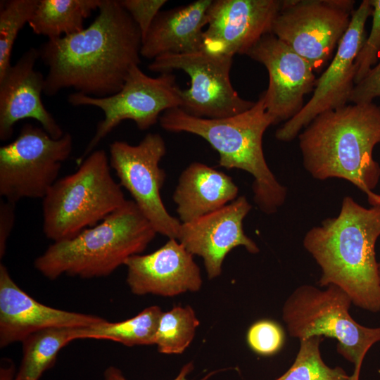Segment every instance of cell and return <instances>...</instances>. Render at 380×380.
I'll use <instances>...</instances> for the list:
<instances>
[{
  "mask_svg": "<svg viewBox=\"0 0 380 380\" xmlns=\"http://www.w3.org/2000/svg\"><path fill=\"white\" fill-rule=\"evenodd\" d=\"M213 0H198L160 11L142 40L141 56L148 59L165 54L203 50L207 12Z\"/></svg>",
  "mask_w": 380,
  "mask_h": 380,
  "instance_id": "cell-20",
  "label": "cell"
},
{
  "mask_svg": "<svg viewBox=\"0 0 380 380\" xmlns=\"http://www.w3.org/2000/svg\"><path fill=\"white\" fill-rule=\"evenodd\" d=\"M360 88L363 96L368 101L380 97V61L360 82Z\"/></svg>",
  "mask_w": 380,
  "mask_h": 380,
  "instance_id": "cell-32",
  "label": "cell"
},
{
  "mask_svg": "<svg viewBox=\"0 0 380 380\" xmlns=\"http://www.w3.org/2000/svg\"><path fill=\"white\" fill-rule=\"evenodd\" d=\"M298 139L303 166L313 178L346 179L367 196L371 206L380 205V194L374 191L380 166L373 158L380 143V106L353 103L327 110Z\"/></svg>",
  "mask_w": 380,
  "mask_h": 380,
  "instance_id": "cell-3",
  "label": "cell"
},
{
  "mask_svg": "<svg viewBox=\"0 0 380 380\" xmlns=\"http://www.w3.org/2000/svg\"><path fill=\"white\" fill-rule=\"evenodd\" d=\"M378 270H379V281H380V261L378 262Z\"/></svg>",
  "mask_w": 380,
  "mask_h": 380,
  "instance_id": "cell-35",
  "label": "cell"
},
{
  "mask_svg": "<svg viewBox=\"0 0 380 380\" xmlns=\"http://www.w3.org/2000/svg\"><path fill=\"white\" fill-rule=\"evenodd\" d=\"M369 0H363L354 10L348 30L337 51L322 75L316 80L313 94L302 110L275 132L277 139L290 141L318 115L346 105L353 87L355 61L365 40V25L372 15Z\"/></svg>",
  "mask_w": 380,
  "mask_h": 380,
  "instance_id": "cell-13",
  "label": "cell"
},
{
  "mask_svg": "<svg viewBox=\"0 0 380 380\" xmlns=\"http://www.w3.org/2000/svg\"><path fill=\"white\" fill-rule=\"evenodd\" d=\"M105 319L92 315L45 305L23 291L7 268L0 264V346L23 342L30 335L49 328L87 327Z\"/></svg>",
  "mask_w": 380,
  "mask_h": 380,
  "instance_id": "cell-18",
  "label": "cell"
},
{
  "mask_svg": "<svg viewBox=\"0 0 380 380\" xmlns=\"http://www.w3.org/2000/svg\"><path fill=\"white\" fill-rule=\"evenodd\" d=\"M157 234L132 200L75 237L53 242L34 261L42 275L94 278L110 274L132 256L141 254Z\"/></svg>",
  "mask_w": 380,
  "mask_h": 380,
  "instance_id": "cell-5",
  "label": "cell"
},
{
  "mask_svg": "<svg viewBox=\"0 0 380 380\" xmlns=\"http://www.w3.org/2000/svg\"><path fill=\"white\" fill-rule=\"evenodd\" d=\"M251 208L246 197L241 196L214 212L182 223L177 240L193 255L203 258L209 279L221 274L224 258L233 248L243 246L250 253L259 252L243 228Z\"/></svg>",
  "mask_w": 380,
  "mask_h": 380,
  "instance_id": "cell-16",
  "label": "cell"
},
{
  "mask_svg": "<svg viewBox=\"0 0 380 380\" xmlns=\"http://www.w3.org/2000/svg\"><path fill=\"white\" fill-rule=\"evenodd\" d=\"M102 0H39L28 25L48 39L72 34L84 29V21L99 8Z\"/></svg>",
  "mask_w": 380,
  "mask_h": 380,
  "instance_id": "cell-22",
  "label": "cell"
},
{
  "mask_svg": "<svg viewBox=\"0 0 380 380\" xmlns=\"http://www.w3.org/2000/svg\"><path fill=\"white\" fill-rule=\"evenodd\" d=\"M99 11L87 28L48 39L39 49L49 68L46 95L73 88L91 96H111L140 64L141 34L129 14L118 0H102Z\"/></svg>",
  "mask_w": 380,
  "mask_h": 380,
  "instance_id": "cell-1",
  "label": "cell"
},
{
  "mask_svg": "<svg viewBox=\"0 0 380 380\" xmlns=\"http://www.w3.org/2000/svg\"><path fill=\"white\" fill-rule=\"evenodd\" d=\"M246 339L249 347L255 353L261 355H271L282 348L284 333L277 322L261 319L250 327Z\"/></svg>",
  "mask_w": 380,
  "mask_h": 380,
  "instance_id": "cell-29",
  "label": "cell"
},
{
  "mask_svg": "<svg viewBox=\"0 0 380 380\" xmlns=\"http://www.w3.org/2000/svg\"><path fill=\"white\" fill-rule=\"evenodd\" d=\"M39 49L31 47L0 77V139L6 141L13 134L15 124L32 118L53 139L64 132L53 115L45 108L41 95L45 77L36 70Z\"/></svg>",
  "mask_w": 380,
  "mask_h": 380,
  "instance_id": "cell-19",
  "label": "cell"
},
{
  "mask_svg": "<svg viewBox=\"0 0 380 380\" xmlns=\"http://www.w3.org/2000/svg\"><path fill=\"white\" fill-rule=\"evenodd\" d=\"M380 236V205L365 208L345 196L338 215L308 231L303 246L322 270L320 286L335 285L352 303L380 310V281L375 244Z\"/></svg>",
  "mask_w": 380,
  "mask_h": 380,
  "instance_id": "cell-2",
  "label": "cell"
},
{
  "mask_svg": "<svg viewBox=\"0 0 380 380\" xmlns=\"http://www.w3.org/2000/svg\"><path fill=\"white\" fill-rule=\"evenodd\" d=\"M193 369V363L191 362H188L182 367L179 373L173 380H189L187 379V376L191 372ZM103 380L127 379L125 377V376L119 369L111 366L106 369V370L104 372Z\"/></svg>",
  "mask_w": 380,
  "mask_h": 380,
  "instance_id": "cell-33",
  "label": "cell"
},
{
  "mask_svg": "<svg viewBox=\"0 0 380 380\" xmlns=\"http://www.w3.org/2000/svg\"><path fill=\"white\" fill-rule=\"evenodd\" d=\"M181 89L172 72L150 77L139 65L132 68L121 89L106 97H94L80 92L70 94V104L91 106L100 108L104 118L96 127L94 135L82 155L77 159L80 165L98 144L120 122L130 120L137 127L146 130L155 125L165 111L180 108Z\"/></svg>",
  "mask_w": 380,
  "mask_h": 380,
  "instance_id": "cell-8",
  "label": "cell"
},
{
  "mask_svg": "<svg viewBox=\"0 0 380 380\" xmlns=\"http://www.w3.org/2000/svg\"><path fill=\"white\" fill-rule=\"evenodd\" d=\"M132 293L165 297L198 291L203 284L194 255L175 239L149 254H137L125 263Z\"/></svg>",
  "mask_w": 380,
  "mask_h": 380,
  "instance_id": "cell-17",
  "label": "cell"
},
{
  "mask_svg": "<svg viewBox=\"0 0 380 380\" xmlns=\"http://www.w3.org/2000/svg\"><path fill=\"white\" fill-rule=\"evenodd\" d=\"M372 7L370 33L355 61V84L360 82L376 63L380 53V0H369Z\"/></svg>",
  "mask_w": 380,
  "mask_h": 380,
  "instance_id": "cell-28",
  "label": "cell"
},
{
  "mask_svg": "<svg viewBox=\"0 0 380 380\" xmlns=\"http://www.w3.org/2000/svg\"><path fill=\"white\" fill-rule=\"evenodd\" d=\"M15 203L6 200L0 203V258L4 255L7 240L15 222Z\"/></svg>",
  "mask_w": 380,
  "mask_h": 380,
  "instance_id": "cell-31",
  "label": "cell"
},
{
  "mask_svg": "<svg viewBox=\"0 0 380 380\" xmlns=\"http://www.w3.org/2000/svg\"><path fill=\"white\" fill-rule=\"evenodd\" d=\"M355 1L282 0L272 34L321 68L348 30Z\"/></svg>",
  "mask_w": 380,
  "mask_h": 380,
  "instance_id": "cell-10",
  "label": "cell"
},
{
  "mask_svg": "<svg viewBox=\"0 0 380 380\" xmlns=\"http://www.w3.org/2000/svg\"><path fill=\"white\" fill-rule=\"evenodd\" d=\"M104 150L93 151L73 173L58 180L42 198L43 232L53 242L72 239L126 202L111 175Z\"/></svg>",
  "mask_w": 380,
  "mask_h": 380,
  "instance_id": "cell-6",
  "label": "cell"
},
{
  "mask_svg": "<svg viewBox=\"0 0 380 380\" xmlns=\"http://www.w3.org/2000/svg\"><path fill=\"white\" fill-rule=\"evenodd\" d=\"M8 371V370L4 371L3 376L1 375V380H22V379H20L17 378L16 376L15 377L14 379H12V378L10 376L9 372Z\"/></svg>",
  "mask_w": 380,
  "mask_h": 380,
  "instance_id": "cell-34",
  "label": "cell"
},
{
  "mask_svg": "<svg viewBox=\"0 0 380 380\" xmlns=\"http://www.w3.org/2000/svg\"><path fill=\"white\" fill-rule=\"evenodd\" d=\"M281 3L282 0L213 1L207 12L203 50L232 58L246 54L262 37L272 33Z\"/></svg>",
  "mask_w": 380,
  "mask_h": 380,
  "instance_id": "cell-15",
  "label": "cell"
},
{
  "mask_svg": "<svg viewBox=\"0 0 380 380\" xmlns=\"http://www.w3.org/2000/svg\"><path fill=\"white\" fill-rule=\"evenodd\" d=\"M320 289L312 285L296 288L285 301L282 319L289 335L300 341L312 336L337 340V351L354 365L351 376L360 380L363 360L371 347L380 341V327L358 324L349 312L352 300L335 285Z\"/></svg>",
  "mask_w": 380,
  "mask_h": 380,
  "instance_id": "cell-7",
  "label": "cell"
},
{
  "mask_svg": "<svg viewBox=\"0 0 380 380\" xmlns=\"http://www.w3.org/2000/svg\"><path fill=\"white\" fill-rule=\"evenodd\" d=\"M121 6L127 11L139 29L142 40L153 20L166 4V0H120Z\"/></svg>",
  "mask_w": 380,
  "mask_h": 380,
  "instance_id": "cell-30",
  "label": "cell"
},
{
  "mask_svg": "<svg viewBox=\"0 0 380 380\" xmlns=\"http://www.w3.org/2000/svg\"><path fill=\"white\" fill-rule=\"evenodd\" d=\"M199 319L190 305L176 306L163 312L155 344L163 354H182L192 342Z\"/></svg>",
  "mask_w": 380,
  "mask_h": 380,
  "instance_id": "cell-25",
  "label": "cell"
},
{
  "mask_svg": "<svg viewBox=\"0 0 380 380\" xmlns=\"http://www.w3.org/2000/svg\"><path fill=\"white\" fill-rule=\"evenodd\" d=\"M233 58L203 50L183 54H165L152 61L148 68L155 72L182 70L190 77L188 89H182L180 108L192 116L217 119L239 114L255 102L241 98L230 80Z\"/></svg>",
  "mask_w": 380,
  "mask_h": 380,
  "instance_id": "cell-11",
  "label": "cell"
},
{
  "mask_svg": "<svg viewBox=\"0 0 380 380\" xmlns=\"http://www.w3.org/2000/svg\"><path fill=\"white\" fill-rule=\"evenodd\" d=\"M238 194L239 188L231 177L194 162L181 173L172 198L178 219L186 223L225 206Z\"/></svg>",
  "mask_w": 380,
  "mask_h": 380,
  "instance_id": "cell-21",
  "label": "cell"
},
{
  "mask_svg": "<svg viewBox=\"0 0 380 380\" xmlns=\"http://www.w3.org/2000/svg\"><path fill=\"white\" fill-rule=\"evenodd\" d=\"M159 122L166 131L191 133L204 139L218 153L220 166L250 173L254 179V202L261 212L273 214L284 205L287 189L270 169L262 148L264 133L273 125L262 94L250 109L233 116L198 118L175 108L165 111Z\"/></svg>",
  "mask_w": 380,
  "mask_h": 380,
  "instance_id": "cell-4",
  "label": "cell"
},
{
  "mask_svg": "<svg viewBox=\"0 0 380 380\" xmlns=\"http://www.w3.org/2000/svg\"><path fill=\"white\" fill-rule=\"evenodd\" d=\"M72 144L70 133L53 139L42 127L25 124L14 141L0 148L1 196L14 203L43 198L58 180Z\"/></svg>",
  "mask_w": 380,
  "mask_h": 380,
  "instance_id": "cell-9",
  "label": "cell"
},
{
  "mask_svg": "<svg viewBox=\"0 0 380 380\" xmlns=\"http://www.w3.org/2000/svg\"><path fill=\"white\" fill-rule=\"evenodd\" d=\"M39 0L0 2V77L11 66V51L20 30L32 19Z\"/></svg>",
  "mask_w": 380,
  "mask_h": 380,
  "instance_id": "cell-27",
  "label": "cell"
},
{
  "mask_svg": "<svg viewBox=\"0 0 380 380\" xmlns=\"http://www.w3.org/2000/svg\"><path fill=\"white\" fill-rule=\"evenodd\" d=\"M245 55L267 69L269 84L262 95L273 125L296 115L305 105V96L315 89L310 63L272 33L262 37Z\"/></svg>",
  "mask_w": 380,
  "mask_h": 380,
  "instance_id": "cell-14",
  "label": "cell"
},
{
  "mask_svg": "<svg viewBox=\"0 0 380 380\" xmlns=\"http://www.w3.org/2000/svg\"><path fill=\"white\" fill-rule=\"evenodd\" d=\"M85 328H49L30 335L22 342L23 357L16 377L38 380L54 365L58 353L64 346L74 340L85 338Z\"/></svg>",
  "mask_w": 380,
  "mask_h": 380,
  "instance_id": "cell-23",
  "label": "cell"
},
{
  "mask_svg": "<svg viewBox=\"0 0 380 380\" xmlns=\"http://www.w3.org/2000/svg\"><path fill=\"white\" fill-rule=\"evenodd\" d=\"M322 336L300 341V348L291 367L276 380H355L341 367L327 365L321 356Z\"/></svg>",
  "mask_w": 380,
  "mask_h": 380,
  "instance_id": "cell-26",
  "label": "cell"
},
{
  "mask_svg": "<svg viewBox=\"0 0 380 380\" xmlns=\"http://www.w3.org/2000/svg\"><path fill=\"white\" fill-rule=\"evenodd\" d=\"M161 308H146L134 317L119 322L104 320L85 328V338L110 340L127 346L155 344Z\"/></svg>",
  "mask_w": 380,
  "mask_h": 380,
  "instance_id": "cell-24",
  "label": "cell"
},
{
  "mask_svg": "<svg viewBox=\"0 0 380 380\" xmlns=\"http://www.w3.org/2000/svg\"><path fill=\"white\" fill-rule=\"evenodd\" d=\"M109 163L139 209L157 234L178 239L182 222L165 207L161 189L166 174L159 163L166 146L158 133H148L137 145L115 141L109 146Z\"/></svg>",
  "mask_w": 380,
  "mask_h": 380,
  "instance_id": "cell-12",
  "label": "cell"
}]
</instances>
